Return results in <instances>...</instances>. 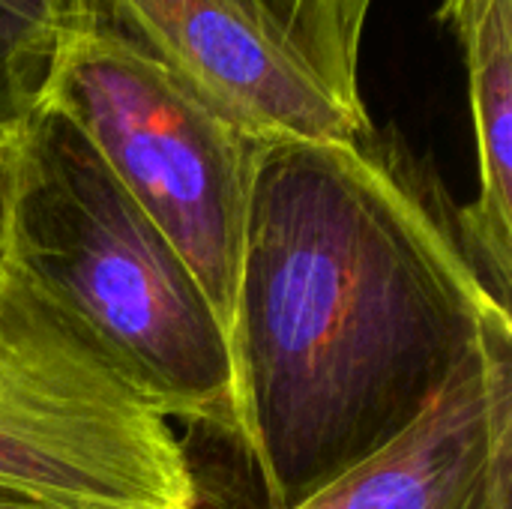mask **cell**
<instances>
[{"label": "cell", "instance_id": "cell-1", "mask_svg": "<svg viewBox=\"0 0 512 509\" xmlns=\"http://www.w3.org/2000/svg\"><path fill=\"white\" fill-rule=\"evenodd\" d=\"M498 312L456 222L375 132L258 144L228 342L267 509L399 438Z\"/></svg>", "mask_w": 512, "mask_h": 509}, {"label": "cell", "instance_id": "cell-2", "mask_svg": "<svg viewBox=\"0 0 512 509\" xmlns=\"http://www.w3.org/2000/svg\"><path fill=\"white\" fill-rule=\"evenodd\" d=\"M15 141L9 258L165 420L237 441L228 330L189 264L63 111Z\"/></svg>", "mask_w": 512, "mask_h": 509}, {"label": "cell", "instance_id": "cell-3", "mask_svg": "<svg viewBox=\"0 0 512 509\" xmlns=\"http://www.w3.org/2000/svg\"><path fill=\"white\" fill-rule=\"evenodd\" d=\"M0 501L198 509L171 420L9 258L0 264Z\"/></svg>", "mask_w": 512, "mask_h": 509}, {"label": "cell", "instance_id": "cell-4", "mask_svg": "<svg viewBox=\"0 0 512 509\" xmlns=\"http://www.w3.org/2000/svg\"><path fill=\"white\" fill-rule=\"evenodd\" d=\"M45 102L171 240L228 330L258 141L99 27L72 39Z\"/></svg>", "mask_w": 512, "mask_h": 509}, {"label": "cell", "instance_id": "cell-5", "mask_svg": "<svg viewBox=\"0 0 512 509\" xmlns=\"http://www.w3.org/2000/svg\"><path fill=\"white\" fill-rule=\"evenodd\" d=\"M372 0H84L246 138L360 141L357 63Z\"/></svg>", "mask_w": 512, "mask_h": 509}, {"label": "cell", "instance_id": "cell-6", "mask_svg": "<svg viewBox=\"0 0 512 509\" xmlns=\"http://www.w3.org/2000/svg\"><path fill=\"white\" fill-rule=\"evenodd\" d=\"M512 324L498 312L432 405L294 509H510Z\"/></svg>", "mask_w": 512, "mask_h": 509}, {"label": "cell", "instance_id": "cell-7", "mask_svg": "<svg viewBox=\"0 0 512 509\" xmlns=\"http://www.w3.org/2000/svg\"><path fill=\"white\" fill-rule=\"evenodd\" d=\"M468 69L477 135V198L456 213L462 252L492 300L510 309L512 273V0H441Z\"/></svg>", "mask_w": 512, "mask_h": 509}, {"label": "cell", "instance_id": "cell-8", "mask_svg": "<svg viewBox=\"0 0 512 509\" xmlns=\"http://www.w3.org/2000/svg\"><path fill=\"white\" fill-rule=\"evenodd\" d=\"M84 30V0H0V135L45 105L60 57Z\"/></svg>", "mask_w": 512, "mask_h": 509}, {"label": "cell", "instance_id": "cell-9", "mask_svg": "<svg viewBox=\"0 0 512 509\" xmlns=\"http://www.w3.org/2000/svg\"><path fill=\"white\" fill-rule=\"evenodd\" d=\"M15 168H18V141L15 135H0V264L6 261V243H9Z\"/></svg>", "mask_w": 512, "mask_h": 509}, {"label": "cell", "instance_id": "cell-10", "mask_svg": "<svg viewBox=\"0 0 512 509\" xmlns=\"http://www.w3.org/2000/svg\"><path fill=\"white\" fill-rule=\"evenodd\" d=\"M0 509H48V507H30V504H6V501H0Z\"/></svg>", "mask_w": 512, "mask_h": 509}]
</instances>
